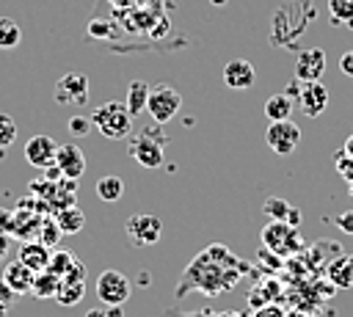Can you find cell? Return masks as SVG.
I'll return each instance as SVG.
<instances>
[{"label": "cell", "mask_w": 353, "mask_h": 317, "mask_svg": "<svg viewBox=\"0 0 353 317\" xmlns=\"http://www.w3.org/2000/svg\"><path fill=\"white\" fill-rule=\"evenodd\" d=\"M55 152H58V143L50 135H33L25 143V160L33 168H41V171L55 165Z\"/></svg>", "instance_id": "8fae6325"}, {"label": "cell", "mask_w": 353, "mask_h": 317, "mask_svg": "<svg viewBox=\"0 0 353 317\" xmlns=\"http://www.w3.org/2000/svg\"><path fill=\"white\" fill-rule=\"evenodd\" d=\"M251 317H284V309L279 303H265V306H256Z\"/></svg>", "instance_id": "4dcf8cb0"}, {"label": "cell", "mask_w": 353, "mask_h": 317, "mask_svg": "<svg viewBox=\"0 0 353 317\" xmlns=\"http://www.w3.org/2000/svg\"><path fill=\"white\" fill-rule=\"evenodd\" d=\"M347 190H350V196H353V182H347Z\"/></svg>", "instance_id": "60d3db41"}, {"label": "cell", "mask_w": 353, "mask_h": 317, "mask_svg": "<svg viewBox=\"0 0 353 317\" xmlns=\"http://www.w3.org/2000/svg\"><path fill=\"white\" fill-rule=\"evenodd\" d=\"M325 72V52L320 47H309V50H301L298 52V61H295V80L301 83H314L320 80Z\"/></svg>", "instance_id": "30bf717a"}, {"label": "cell", "mask_w": 353, "mask_h": 317, "mask_svg": "<svg viewBox=\"0 0 353 317\" xmlns=\"http://www.w3.org/2000/svg\"><path fill=\"white\" fill-rule=\"evenodd\" d=\"M345 25H347V28H350V30H353V19H347V22H345Z\"/></svg>", "instance_id": "ab89813d"}, {"label": "cell", "mask_w": 353, "mask_h": 317, "mask_svg": "<svg viewBox=\"0 0 353 317\" xmlns=\"http://www.w3.org/2000/svg\"><path fill=\"white\" fill-rule=\"evenodd\" d=\"M345 152H347V154H353V135L347 138V143H345Z\"/></svg>", "instance_id": "74e56055"}, {"label": "cell", "mask_w": 353, "mask_h": 317, "mask_svg": "<svg viewBox=\"0 0 353 317\" xmlns=\"http://www.w3.org/2000/svg\"><path fill=\"white\" fill-rule=\"evenodd\" d=\"M91 130H94L91 116H72V119H69V132H72L74 138H85Z\"/></svg>", "instance_id": "f1b7e54d"}, {"label": "cell", "mask_w": 353, "mask_h": 317, "mask_svg": "<svg viewBox=\"0 0 353 317\" xmlns=\"http://www.w3.org/2000/svg\"><path fill=\"white\" fill-rule=\"evenodd\" d=\"M182 108V96L176 88L171 85H157L149 91V102H146V113L154 119V124H165L171 121Z\"/></svg>", "instance_id": "5b68a950"}, {"label": "cell", "mask_w": 353, "mask_h": 317, "mask_svg": "<svg viewBox=\"0 0 353 317\" xmlns=\"http://www.w3.org/2000/svg\"><path fill=\"white\" fill-rule=\"evenodd\" d=\"M287 223H290V226H301V209H298V207H290V212H287Z\"/></svg>", "instance_id": "836d02e7"}, {"label": "cell", "mask_w": 353, "mask_h": 317, "mask_svg": "<svg viewBox=\"0 0 353 317\" xmlns=\"http://www.w3.org/2000/svg\"><path fill=\"white\" fill-rule=\"evenodd\" d=\"M83 292H85V284H83V281H63V278H61V287H58L55 300H58L61 306H74V303H80Z\"/></svg>", "instance_id": "7402d4cb"}, {"label": "cell", "mask_w": 353, "mask_h": 317, "mask_svg": "<svg viewBox=\"0 0 353 317\" xmlns=\"http://www.w3.org/2000/svg\"><path fill=\"white\" fill-rule=\"evenodd\" d=\"M334 226H336L342 234H353V209H345V212L334 215Z\"/></svg>", "instance_id": "f546056e"}, {"label": "cell", "mask_w": 353, "mask_h": 317, "mask_svg": "<svg viewBox=\"0 0 353 317\" xmlns=\"http://www.w3.org/2000/svg\"><path fill=\"white\" fill-rule=\"evenodd\" d=\"M55 102L58 105H72V108H80L88 102V77L80 74V72H66L58 85H55Z\"/></svg>", "instance_id": "ba28073f"}, {"label": "cell", "mask_w": 353, "mask_h": 317, "mask_svg": "<svg viewBox=\"0 0 353 317\" xmlns=\"http://www.w3.org/2000/svg\"><path fill=\"white\" fill-rule=\"evenodd\" d=\"M262 245L273 251L276 256H292L303 251V240L298 234V226H290L287 221H270L262 229Z\"/></svg>", "instance_id": "3957f363"}, {"label": "cell", "mask_w": 353, "mask_h": 317, "mask_svg": "<svg viewBox=\"0 0 353 317\" xmlns=\"http://www.w3.org/2000/svg\"><path fill=\"white\" fill-rule=\"evenodd\" d=\"M339 69H342V74L353 77V50L342 52V58H339Z\"/></svg>", "instance_id": "d6a6232c"}, {"label": "cell", "mask_w": 353, "mask_h": 317, "mask_svg": "<svg viewBox=\"0 0 353 317\" xmlns=\"http://www.w3.org/2000/svg\"><path fill=\"white\" fill-rule=\"evenodd\" d=\"M301 141V127L292 121V119H284V121H270V127L265 130V143L276 152V154H292L295 146Z\"/></svg>", "instance_id": "52a82bcc"}, {"label": "cell", "mask_w": 353, "mask_h": 317, "mask_svg": "<svg viewBox=\"0 0 353 317\" xmlns=\"http://www.w3.org/2000/svg\"><path fill=\"white\" fill-rule=\"evenodd\" d=\"M328 278H331L334 287H339V289L353 287V256H347V254L336 256V259L328 265Z\"/></svg>", "instance_id": "2e32d148"}, {"label": "cell", "mask_w": 353, "mask_h": 317, "mask_svg": "<svg viewBox=\"0 0 353 317\" xmlns=\"http://www.w3.org/2000/svg\"><path fill=\"white\" fill-rule=\"evenodd\" d=\"M14 298H17V292H14V289L0 278V306H11V300H14Z\"/></svg>", "instance_id": "1f68e13d"}, {"label": "cell", "mask_w": 353, "mask_h": 317, "mask_svg": "<svg viewBox=\"0 0 353 317\" xmlns=\"http://www.w3.org/2000/svg\"><path fill=\"white\" fill-rule=\"evenodd\" d=\"M33 278L36 273L30 267H25L19 259H11L6 267H3V281L17 292V295H28L30 287H33Z\"/></svg>", "instance_id": "9a60e30c"}, {"label": "cell", "mask_w": 353, "mask_h": 317, "mask_svg": "<svg viewBox=\"0 0 353 317\" xmlns=\"http://www.w3.org/2000/svg\"><path fill=\"white\" fill-rule=\"evenodd\" d=\"M290 201L287 198H279V196H270V198H265V204H262V212L270 218V221H287V212H290Z\"/></svg>", "instance_id": "cb8c5ba5"}, {"label": "cell", "mask_w": 353, "mask_h": 317, "mask_svg": "<svg viewBox=\"0 0 353 317\" xmlns=\"http://www.w3.org/2000/svg\"><path fill=\"white\" fill-rule=\"evenodd\" d=\"M19 41H22V28L8 17H0V50H11Z\"/></svg>", "instance_id": "603a6c76"}, {"label": "cell", "mask_w": 353, "mask_h": 317, "mask_svg": "<svg viewBox=\"0 0 353 317\" xmlns=\"http://www.w3.org/2000/svg\"><path fill=\"white\" fill-rule=\"evenodd\" d=\"M61 237H63V232L58 229L55 218H50V215H47V218L41 221V229H39V237H36V240H39V243H44L47 248H55Z\"/></svg>", "instance_id": "d4e9b609"}, {"label": "cell", "mask_w": 353, "mask_h": 317, "mask_svg": "<svg viewBox=\"0 0 353 317\" xmlns=\"http://www.w3.org/2000/svg\"><path fill=\"white\" fill-rule=\"evenodd\" d=\"M55 165H58L61 176H66V179H80L83 171H85V154H83V149H80L77 143H63V146H58V152H55Z\"/></svg>", "instance_id": "7c38bea8"}, {"label": "cell", "mask_w": 353, "mask_h": 317, "mask_svg": "<svg viewBox=\"0 0 353 317\" xmlns=\"http://www.w3.org/2000/svg\"><path fill=\"white\" fill-rule=\"evenodd\" d=\"M17 141V121L8 113H0V149H8Z\"/></svg>", "instance_id": "83f0119b"}, {"label": "cell", "mask_w": 353, "mask_h": 317, "mask_svg": "<svg viewBox=\"0 0 353 317\" xmlns=\"http://www.w3.org/2000/svg\"><path fill=\"white\" fill-rule=\"evenodd\" d=\"M58 287H61V276H55L52 270H41L33 278L30 295H36V298H55L58 295Z\"/></svg>", "instance_id": "ffe728a7"}, {"label": "cell", "mask_w": 353, "mask_h": 317, "mask_svg": "<svg viewBox=\"0 0 353 317\" xmlns=\"http://www.w3.org/2000/svg\"><path fill=\"white\" fill-rule=\"evenodd\" d=\"M85 317H108V309L105 306H97V309H88Z\"/></svg>", "instance_id": "e575fe53"}, {"label": "cell", "mask_w": 353, "mask_h": 317, "mask_svg": "<svg viewBox=\"0 0 353 317\" xmlns=\"http://www.w3.org/2000/svg\"><path fill=\"white\" fill-rule=\"evenodd\" d=\"M91 124L110 141L127 138L132 130V113L127 110L124 102H105L91 110Z\"/></svg>", "instance_id": "6da1fadb"}, {"label": "cell", "mask_w": 353, "mask_h": 317, "mask_svg": "<svg viewBox=\"0 0 353 317\" xmlns=\"http://www.w3.org/2000/svg\"><path fill=\"white\" fill-rule=\"evenodd\" d=\"M97 196H99L102 201H119V198L124 196V182H121V176L110 174V176L97 179Z\"/></svg>", "instance_id": "44dd1931"}, {"label": "cell", "mask_w": 353, "mask_h": 317, "mask_svg": "<svg viewBox=\"0 0 353 317\" xmlns=\"http://www.w3.org/2000/svg\"><path fill=\"white\" fill-rule=\"evenodd\" d=\"M124 229H127V237H130L132 245L146 248V245H154V243L160 240V234H163V221H160L157 215H149V212H135V215L127 218Z\"/></svg>", "instance_id": "8992f818"}, {"label": "cell", "mask_w": 353, "mask_h": 317, "mask_svg": "<svg viewBox=\"0 0 353 317\" xmlns=\"http://www.w3.org/2000/svg\"><path fill=\"white\" fill-rule=\"evenodd\" d=\"M215 317H240V314H232V311H226V314H215Z\"/></svg>", "instance_id": "f35d334b"}, {"label": "cell", "mask_w": 353, "mask_h": 317, "mask_svg": "<svg viewBox=\"0 0 353 317\" xmlns=\"http://www.w3.org/2000/svg\"><path fill=\"white\" fill-rule=\"evenodd\" d=\"M254 83H256V72H254L251 61H245V58H232V61L223 66V85H226V88L243 91V88H251Z\"/></svg>", "instance_id": "4fadbf2b"}, {"label": "cell", "mask_w": 353, "mask_h": 317, "mask_svg": "<svg viewBox=\"0 0 353 317\" xmlns=\"http://www.w3.org/2000/svg\"><path fill=\"white\" fill-rule=\"evenodd\" d=\"M105 309H108V317H124L121 306H105Z\"/></svg>", "instance_id": "d590c367"}, {"label": "cell", "mask_w": 353, "mask_h": 317, "mask_svg": "<svg viewBox=\"0 0 353 317\" xmlns=\"http://www.w3.org/2000/svg\"><path fill=\"white\" fill-rule=\"evenodd\" d=\"M94 289H97V298L102 306H121L132 295V281L121 270H102Z\"/></svg>", "instance_id": "277c9868"}, {"label": "cell", "mask_w": 353, "mask_h": 317, "mask_svg": "<svg viewBox=\"0 0 353 317\" xmlns=\"http://www.w3.org/2000/svg\"><path fill=\"white\" fill-rule=\"evenodd\" d=\"M284 317H306L301 309H290V311H284Z\"/></svg>", "instance_id": "8d00e7d4"}, {"label": "cell", "mask_w": 353, "mask_h": 317, "mask_svg": "<svg viewBox=\"0 0 353 317\" xmlns=\"http://www.w3.org/2000/svg\"><path fill=\"white\" fill-rule=\"evenodd\" d=\"M55 223H58V229L63 232V234H77L83 226H85V215L72 204V207H63V209H58L55 215Z\"/></svg>", "instance_id": "ac0fdd59"}, {"label": "cell", "mask_w": 353, "mask_h": 317, "mask_svg": "<svg viewBox=\"0 0 353 317\" xmlns=\"http://www.w3.org/2000/svg\"><path fill=\"white\" fill-rule=\"evenodd\" d=\"M292 108H295V102H292L287 94H273V96L265 99V116H268L270 121H284V119H290V116H292Z\"/></svg>", "instance_id": "d6986e66"}, {"label": "cell", "mask_w": 353, "mask_h": 317, "mask_svg": "<svg viewBox=\"0 0 353 317\" xmlns=\"http://www.w3.org/2000/svg\"><path fill=\"white\" fill-rule=\"evenodd\" d=\"M328 11L334 25H345L347 19H353V0H328Z\"/></svg>", "instance_id": "484cf974"}, {"label": "cell", "mask_w": 353, "mask_h": 317, "mask_svg": "<svg viewBox=\"0 0 353 317\" xmlns=\"http://www.w3.org/2000/svg\"><path fill=\"white\" fill-rule=\"evenodd\" d=\"M165 143L168 138L163 135L160 127L143 130L130 141V157L143 168H160L165 160Z\"/></svg>", "instance_id": "7a4b0ae2"}, {"label": "cell", "mask_w": 353, "mask_h": 317, "mask_svg": "<svg viewBox=\"0 0 353 317\" xmlns=\"http://www.w3.org/2000/svg\"><path fill=\"white\" fill-rule=\"evenodd\" d=\"M50 256H52V251H50L44 243H39V240H22V245H19V251H17V259H19L25 267H30L33 273L47 270V267H50Z\"/></svg>", "instance_id": "5bb4252c"}, {"label": "cell", "mask_w": 353, "mask_h": 317, "mask_svg": "<svg viewBox=\"0 0 353 317\" xmlns=\"http://www.w3.org/2000/svg\"><path fill=\"white\" fill-rule=\"evenodd\" d=\"M74 262H77V256H74L72 251H52V256H50V267H47V270H52L55 276H63Z\"/></svg>", "instance_id": "4316f807"}, {"label": "cell", "mask_w": 353, "mask_h": 317, "mask_svg": "<svg viewBox=\"0 0 353 317\" xmlns=\"http://www.w3.org/2000/svg\"><path fill=\"white\" fill-rule=\"evenodd\" d=\"M149 91H152V88H149L143 80H132V83L127 85V99H124V105H127V110L132 113V119H135V116H141V113L146 110Z\"/></svg>", "instance_id": "e0dca14e"}, {"label": "cell", "mask_w": 353, "mask_h": 317, "mask_svg": "<svg viewBox=\"0 0 353 317\" xmlns=\"http://www.w3.org/2000/svg\"><path fill=\"white\" fill-rule=\"evenodd\" d=\"M328 99H331L328 88H325L320 80H314V83H303V85H301V94H298L295 105L301 108V113H303V116L314 119V116H320V113L325 110Z\"/></svg>", "instance_id": "9c48e42d"}]
</instances>
